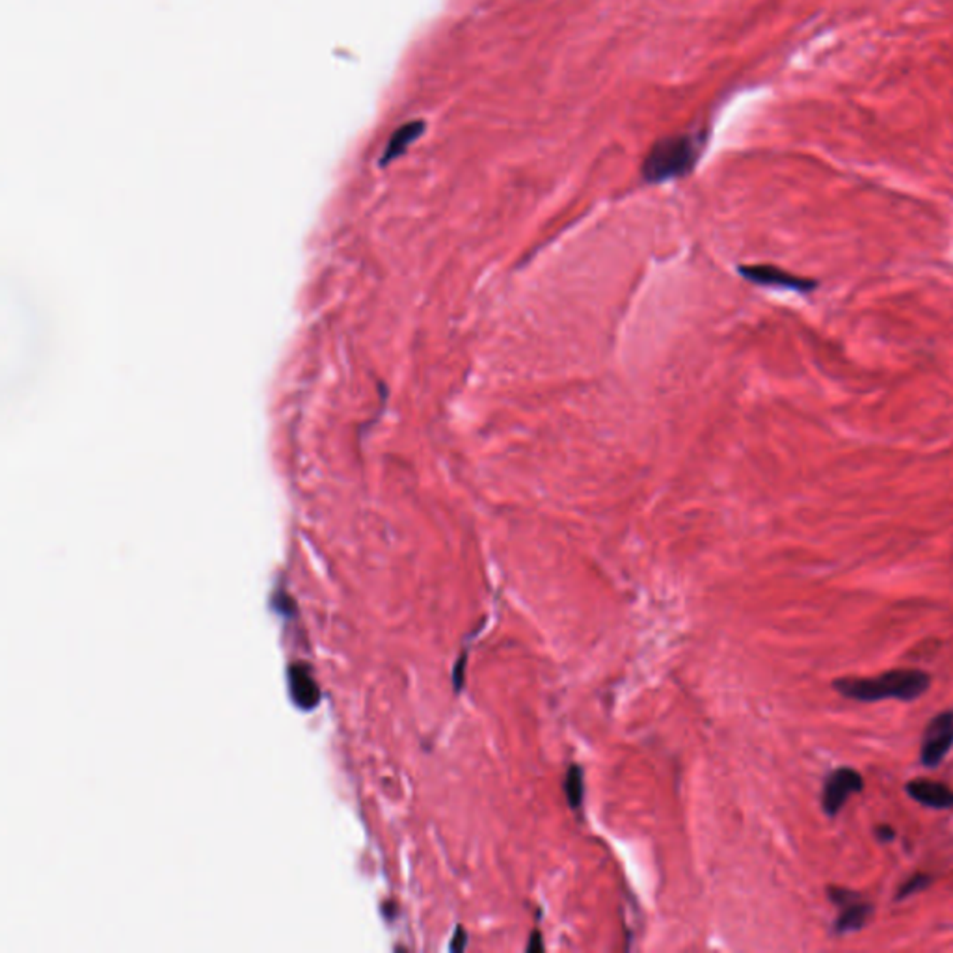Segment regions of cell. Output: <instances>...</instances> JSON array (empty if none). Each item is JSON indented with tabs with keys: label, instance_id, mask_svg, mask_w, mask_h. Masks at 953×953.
I'll list each match as a JSON object with an SVG mask.
<instances>
[{
	"label": "cell",
	"instance_id": "obj_1",
	"mask_svg": "<svg viewBox=\"0 0 953 953\" xmlns=\"http://www.w3.org/2000/svg\"><path fill=\"white\" fill-rule=\"evenodd\" d=\"M931 676L918 669H895L872 678H838L833 681L834 691L857 703H879L885 698H897L911 703L927 693Z\"/></svg>",
	"mask_w": 953,
	"mask_h": 953
},
{
	"label": "cell",
	"instance_id": "obj_2",
	"mask_svg": "<svg viewBox=\"0 0 953 953\" xmlns=\"http://www.w3.org/2000/svg\"><path fill=\"white\" fill-rule=\"evenodd\" d=\"M700 155L695 136H671L659 140L644 158L642 177L649 183H661L688 175Z\"/></svg>",
	"mask_w": 953,
	"mask_h": 953
},
{
	"label": "cell",
	"instance_id": "obj_3",
	"mask_svg": "<svg viewBox=\"0 0 953 953\" xmlns=\"http://www.w3.org/2000/svg\"><path fill=\"white\" fill-rule=\"evenodd\" d=\"M865 789V779L851 767H838L829 772L821 794V808L829 818H836L848 799Z\"/></svg>",
	"mask_w": 953,
	"mask_h": 953
},
{
	"label": "cell",
	"instance_id": "obj_4",
	"mask_svg": "<svg viewBox=\"0 0 953 953\" xmlns=\"http://www.w3.org/2000/svg\"><path fill=\"white\" fill-rule=\"evenodd\" d=\"M953 747V711H942L931 719L926 726L920 747V762L924 767H937Z\"/></svg>",
	"mask_w": 953,
	"mask_h": 953
},
{
	"label": "cell",
	"instance_id": "obj_5",
	"mask_svg": "<svg viewBox=\"0 0 953 953\" xmlns=\"http://www.w3.org/2000/svg\"><path fill=\"white\" fill-rule=\"evenodd\" d=\"M740 274L747 281H752L757 285L777 287V289H791V291H799V293H812L818 287V281H814V280H808V278H803V276H797V274L786 273V271H782V268L772 266V265L740 266Z\"/></svg>",
	"mask_w": 953,
	"mask_h": 953
},
{
	"label": "cell",
	"instance_id": "obj_6",
	"mask_svg": "<svg viewBox=\"0 0 953 953\" xmlns=\"http://www.w3.org/2000/svg\"><path fill=\"white\" fill-rule=\"evenodd\" d=\"M905 789H907V795L914 799L916 803H920L922 806L937 808V811H948V808H953V791L942 782L929 780V779H916V780H911L905 786Z\"/></svg>",
	"mask_w": 953,
	"mask_h": 953
},
{
	"label": "cell",
	"instance_id": "obj_7",
	"mask_svg": "<svg viewBox=\"0 0 953 953\" xmlns=\"http://www.w3.org/2000/svg\"><path fill=\"white\" fill-rule=\"evenodd\" d=\"M840 909L842 911L834 922V933L838 934V937L865 929L873 916V905L868 902H862L860 897Z\"/></svg>",
	"mask_w": 953,
	"mask_h": 953
},
{
	"label": "cell",
	"instance_id": "obj_8",
	"mask_svg": "<svg viewBox=\"0 0 953 953\" xmlns=\"http://www.w3.org/2000/svg\"><path fill=\"white\" fill-rule=\"evenodd\" d=\"M289 683L293 698L298 706L310 710L319 703V689L308 672L293 667L289 672Z\"/></svg>",
	"mask_w": 953,
	"mask_h": 953
},
{
	"label": "cell",
	"instance_id": "obj_9",
	"mask_svg": "<svg viewBox=\"0 0 953 953\" xmlns=\"http://www.w3.org/2000/svg\"><path fill=\"white\" fill-rule=\"evenodd\" d=\"M423 131V123H410L406 125V127H403L399 133H395L389 148L386 151V157L384 160H389V158H395L397 155H401L408 143H411L413 140H416L419 136V133Z\"/></svg>",
	"mask_w": 953,
	"mask_h": 953
},
{
	"label": "cell",
	"instance_id": "obj_10",
	"mask_svg": "<svg viewBox=\"0 0 953 953\" xmlns=\"http://www.w3.org/2000/svg\"><path fill=\"white\" fill-rule=\"evenodd\" d=\"M565 794L568 797L570 806H580L583 799V772L578 765H572L568 769V775L565 780Z\"/></svg>",
	"mask_w": 953,
	"mask_h": 953
},
{
	"label": "cell",
	"instance_id": "obj_11",
	"mask_svg": "<svg viewBox=\"0 0 953 953\" xmlns=\"http://www.w3.org/2000/svg\"><path fill=\"white\" fill-rule=\"evenodd\" d=\"M931 880H933L931 875H924V873H916V875H912L911 879L905 880V883H903L902 887H899L895 899H897V902H902V899H905V897H909V895H914L916 892H920V890L927 888V887L931 885Z\"/></svg>",
	"mask_w": 953,
	"mask_h": 953
},
{
	"label": "cell",
	"instance_id": "obj_12",
	"mask_svg": "<svg viewBox=\"0 0 953 953\" xmlns=\"http://www.w3.org/2000/svg\"><path fill=\"white\" fill-rule=\"evenodd\" d=\"M858 897H860V894L851 892V890H848V888H838V887H831V888H829V899H831L833 903H836L838 907L848 905V903L855 902V899H858Z\"/></svg>",
	"mask_w": 953,
	"mask_h": 953
},
{
	"label": "cell",
	"instance_id": "obj_13",
	"mask_svg": "<svg viewBox=\"0 0 953 953\" xmlns=\"http://www.w3.org/2000/svg\"><path fill=\"white\" fill-rule=\"evenodd\" d=\"M875 834L880 842H892L895 838V831L892 829L890 825H879L875 829Z\"/></svg>",
	"mask_w": 953,
	"mask_h": 953
},
{
	"label": "cell",
	"instance_id": "obj_14",
	"mask_svg": "<svg viewBox=\"0 0 953 953\" xmlns=\"http://www.w3.org/2000/svg\"><path fill=\"white\" fill-rule=\"evenodd\" d=\"M464 948H465V933H464V929H462V927H458V929H457V934H455V937H453V944H451V949H455V951H460V949H464Z\"/></svg>",
	"mask_w": 953,
	"mask_h": 953
},
{
	"label": "cell",
	"instance_id": "obj_15",
	"mask_svg": "<svg viewBox=\"0 0 953 953\" xmlns=\"http://www.w3.org/2000/svg\"><path fill=\"white\" fill-rule=\"evenodd\" d=\"M541 933L534 931L533 937H531V942L527 944V951H542L544 949V942L541 941Z\"/></svg>",
	"mask_w": 953,
	"mask_h": 953
}]
</instances>
